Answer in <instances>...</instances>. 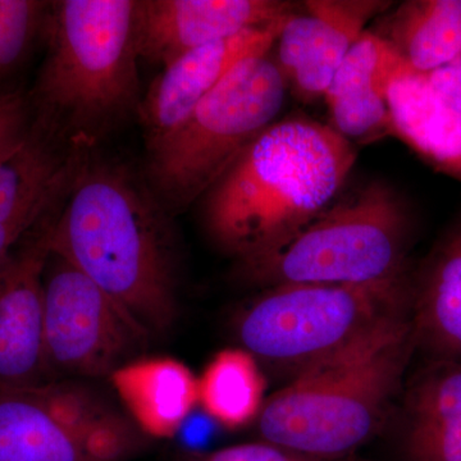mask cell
<instances>
[{"instance_id":"6da1fadb","label":"cell","mask_w":461,"mask_h":461,"mask_svg":"<svg viewBox=\"0 0 461 461\" xmlns=\"http://www.w3.org/2000/svg\"><path fill=\"white\" fill-rule=\"evenodd\" d=\"M172 217L144 177L89 156L54 224L51 254L95 282L149 339L166 335L178 315Z\"/></svg>"},{"instance_id":"7a4b0ae2","label":"cell","mask_w":461,"mask_h":461,"mask_svg":"<svg viewBox=\"0 0 461 461\" xmlns=\"http://www.w3.org/2000/svg\"><path fill=\"white\" fill-rule=\"evenodd\" d=\"M353 142L306 117L276 121L203 196L205 229L240 260L286 241L338 199Z\"/></svg>"},{"instance_id":"3957f363","label":"cell","mask_w":461,"mask_h":461,"mask_svg":"<svg viewBox=\"0 0 461 461\" xmlns=\"http://www.w3.org/2000/svg\"><path fill=\"white\" fill-rule=\"evenodd\" d=\"M48 11L35 124L90 153L140 109L138 0H62Z\"/></svg>"},{"instance_id":"277c9868","label":"cell","mask_w":461,"mask_h":461,"mask_svg":"<svg viewBox=\"0 0 461 461\" xmlns=\"http://www.w3.org/2000/svg\"><path fill=\"white\" fill-rule=\"evenodd\" d=\"M415 345L411 308L306 364L264 402L263 441L324 459L355 456L384 424Z\"/></svg>"},{"instance_id":"5b68a950","label":"cell","mask_w":461,"mask_h":461,"mask_svg":"<svg viewBox=\"0 0 461 461\" xmlns=\"http://www.w3.org/2000/svg\"><path fill=\"white\" fill-rule=\"evenodd\" d=\"M287 80L269 53L240 62L172 131L147 145L145 182L172 215L202 199L277 121Z\"/></svg>"},{"instance_id":"8992f818","label":"cell","mask_w":461,"mask_h":461,"mask_svg":"<svg viewBox=\"0 0 461 461\" xmlns=\"http://www.w3.org/2000/svg\"><path fill=\"white\" fill-rule=\"evenodd\" d=\"M409 221L402 200L372 182L338 200L277 247L240 260L247 280L281 285H366L403 275Z\"/></svg>"},{"instance_id":"52a82bcc","label":"cell","mask_w":461,"mask_h":461,"mask_svg":"<svg viewBox=\"0 0 461 461\" xmlns=\"http://www.w3.org/2000/svg\"><path fill=\"white\" fill-rule=\"evenodd\" d=\"M411 308L403 275L366 285H281L242 312L238 336L256 359L299 371Z\"/></svg>"},{"instance_id":"ba28073f","label":"cell","mask_w":461,"mask_h":461,"mask_svg":"<svg viewBox=\"0 0 461 461\" xmlns=\"http://www.w3.org/2000/svg\"><path fill=\"white\" fill-rule=\"evenodd\" d=\"M135 424L83 384L0 388V461H126Z\"/></svg>"},{"instance_id":"9c48e42d","label":"cell","mask_w":461,"mask_h":461,"mask_svg":"<svg viewBox=\"0 0 461 461\" xmlns=\"http://www.w3.org/2000/svg\"><path fill=\"white\" fill-rule=\"evenodd\" d=\"M149 339L83 272L50 254L44 275L45 363L78 377H111Z\"/></svg>"},{"instance_id":"30bf717a","label":"cell","mask_w":461,"mask_h":461,"mask_svg":"<svg viewBox=\"0 0 461 461\" xmlns=\"http://www.w3.org/2000/svg\"><path fill=\"white\" fill-rule=\"evenodd\" d=\"M67 195L27 232L0 271V388L47 384L44 275Z\"/></svg>"},{"instance_id":"8fae6325","label":"cell","mask_w":461,"mask_h":461,"mask_svg":"<svg viewBox=\"0 0 461 461\" xmlns=\"http://www.w3.org/2000/svg\"><path fill=\"white\" fill-rule=\"evenodd\" d=\"M278 0H138L140 59L160 67L178 57L290 16Z\"/></svg>"},{"instance_id":"7c38bea8","label":"cell","mask_w":461,"mask_h":461,"mask_svg":"<svg viewBox=\"0 0 461 461\" xmlns=\"http://www.w3.org/2000/svg\"><path fill=\"white\" fill-rule=\"evenodd\" d=\"M381 0H309L285 21L277 66L306 99L326 95L333 76L366 23L390 7Z\"/></svg>"},{"instance_id":"4fadbf2b","label":"cell","mask_w":461,"mask_h":461,"mask_svg":"<svg viewBox=\"0 0 461 461\" xmlns=\"http://www.w3.org/2000/svg\"><path fill=\"white\" fill-rule=\"evenodd\" d=\"M287 17L191 50L165 67L139 109L147 145L176 129L240 62L269 53Z\"/></svg>"},{"instance_id":"5bb4252c","label":"cell","mask_w":461,"mask_h":461,"mask_svg":"<svg viewBox=\"0 0 461 461\" xmlns=\"http://www.w3.org/2000/svg\"><path fill=\"white\" fill-rule=\"evenodd\" d=\"M412 71L399 51L378 33L366 30L348 50L324 98L333 129L350 142L393 135L388 91Z\"/></svg>"},{"instance_id":"9a60e30c","label":"cell","mask_w":461,"mask_h":461,"mask_svg":"<svg viewBox=\"0 0 461 461\" xmlns=\"http://www.w3.org/2000/svg\"><path fill=\"white\" fill-rule=\"evenodd\" d=\"M89 156L33 123L25 140L0 160V222L32 229L69 193Z\"/></svg>"},{"instance_id":"2e32d148","label":"cell","mask_w":461,"mask_h":461,"mask_svg":"<svg viewBox=\"0 0 461 461\" xmlns=\"http://www.w3.org/2000/svg\"><path fill=\"white\" fill-rule=\"evenodd\" d=\"M111 384L145 435L172 438L199 403V382L173 357H140L112 373Z\"/></svg>"},{"instance_id":"e0dca14e","label":"cell","mask_w":461,"mask_h":461,"mask_svg":"<svg viewBox=\"0 0 461 461\" xmlns=\"http://www.w3.org/2000/svg\"><path fill=\"white\" fill-rule=\"evenodd\" d=\"M408 461H461V362L435 360L418 375L405 405Z\"/></svg>"},{"instance_id":"ac0fdd59","label":"cell","mask_w":461,"mask_h":461,"mask_svg":"<svg viewBox=\"0 0 461 461\" xmlns=\"http://www.w3.org/2000/svg\"><path fill=\"white\" fill-rule=\"evenodd\" d=\"M393 135L424 159L461 180V112L433 91L427 75L397 78L388 91Z\"/></svg>"},{"instance_id":"d6986e66","label":"cell","mask_w":461,"mask_h":461,"mask_svg":"<svg viewBox=\"0 0 461 461\" xmlns=\"http://www.w3.org/2000/svg\"><path fill=\"white\" fill-rule=\"evenodd\" d=\"M415 342L435 360L461 362V226L436 251L411 294Z\"/></svg>"},{"instance_id":"ffe728a7","label":"cell","mask_w":461,"mask_h":461,"mask_svg":"<svg viewBox=\"0 0 461 461\" xmlns=\"http://www.w3.org/2000/svg\"><path fill=\"white\" fill-rule=\"evenodd\" d=\"M386 39L412 71L429 75L461 57V0H411L387 18Z\"/></svg>"},{"instance_id":"44dd1931","label":"cell","mask_w":461,"mask_h":461,"mask_svg":"<svg viewBox=\"0 0 461 461\" xmlns=\"http://www.w3.org/2000/svg\"><path fill=\"white\" fill-rule=\"evenodd\" d=\"M198 382L200 405L224 429H241L259 417L266 381L256 357L244 348L215 355Z\"/></svg>"},{"instance_id":"7402d4cb","label":"cell","mask_w":461,"mask_h":461,"mask_svg":"<svg viewBox=\"0 0 461 461\" xmlns=\"http://www.w3.org/2000/svg\"><path fill=\"white\" fill-rule=\"evenodd\" d=\"M48 7L36 0H0V77L25 56Z\"/></svg>"},{"instance_id":"603a6c76","label":"cell","mask_w":461,"mask_h":461,"mask_svg":"<svg viewBox=\"0 0 461 461\" xmlns=\"http://www.w3.org/2000/svg\"><path fill=\"white\" fill-rule=\"evenodd\" d=\"M185 461H366L357 456L324 459L312 456L268 441L229 446L212 453L191 455Z\"/></svg>"},{"instance_id":"cb8c5ba5","label":"cell","mask_w":461,"mask_h":461,"mask_svg":"<svg viewBox=\"0 0 461 461\" xmlns=\"http://www.w3.org/2000/svg\"><path fill=\"white\" fill-rule=\"evenodd\" d=\"M27 99L21 93L0 95V160L11 154L29 135L32 126Z\"/></svg>"},{"instance_id":"d4e9b609","label":"cell","mask_w":461,"mask_h":461,"mask_svg":"<svg viewBox=\"0 0 461 461\" xmlns=\"http://www.w3.org/2000/svg\"><path fill=\"white\" fill-rule=\"evenodd\" d=\"M427 78L442 102L461 112V57L444 68L427 75Z\"/></svg>"},{"instance_id":"484cf974","label":"cell","mask_w":461,"mask_h":461,"mask_svg":"<svg viewBox=\"0 0 461 461\" xmlns=\"http://www.w3.org/2000/svg\"><path fill=\"white\" fill-rule=\"evenodd\" d=\"M30 230L18 224L0 222V271Z\"/></svg>"}]
</instances>
